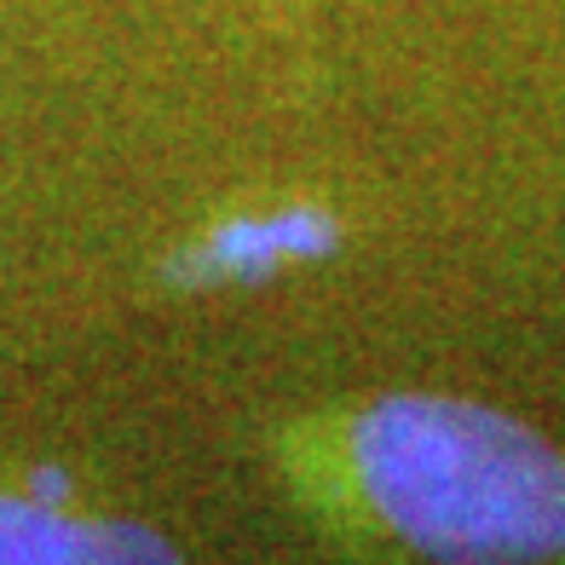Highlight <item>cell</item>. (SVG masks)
I'll use <instances>...</instances> for the list:
<instances>
[{
    "label": "cell",
    "mask_w": 565,
    "mask_h": 565,
    "mask_svg": "<svg viewBox=\"0 0 565 565\" xmlns=\"http://www.w3.org/2000/svg\"><path fill=\"white\" fill-rule=\"evenodd\" d=\"M231 461L306 554L352 565H559L565 445L497 398L409 381L248 387Z\"/></svg>",
    "instance_id": "1"
},
{
    "label": "cell",
    "mask_w": 565,
    "mask_h": 565,
    "mask_svg": "<svg viewBox=\"0 0 565 565\" xmlns=\"http://www.w3.org/2000/svg\"><path fill=\"white\" fill-rule=\"evenodd\" d=\"M41 7L105 127L243 105H341L347 70L358 58L520 0H41Z\"/></svg>",
    "instance_id": "2"
},
{
    "label": "cell",
    "mask_w": 565,
    "mask_h": 565,
    "mask_svg": "<svg viewBox=\"0 0 565 565\" xmlns=\"http://www.w3.org/2000/svg\"><path fill=\"white\" fill-rule=\"evenodd\" d=\"M87 145V98L46 7L0 0V347L41 335L46 271L58 260Z\"/></svg>",
    "instance_id": "3"
},
{
    "label": "cell",
    "mask_w": 565,
    "mask_h": 565,
    "mask_svg": "<svg viewBox=\"0 0 565 565\" xmlns=\"http://www.w3.org/2000/svg\"><path fill=\"white\" fill-rule=\"evenodd\" d=\"M191 531L87 456L0 450V565H179Z\"/></svg>",
    "instance_id": "4"
}]
</instances>
